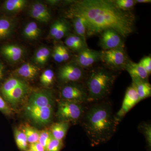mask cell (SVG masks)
I'll use <instances>...</instances> for the list:
<instances>
[{"label": "cell", "instance_id": "6da1fadb", "mask_svg": "<svg viewBox=\"0 0 151 151\" xmlns=\"http://www.w3.org/2000/svg\"><path fill=\"white\" fill-rule=\"evenodd\" d=\"M70 15L79 16L86 22V37L100 34L106 29L116 31L126 38L134 32L135 17L130 11L118 8L113 1L81 0L70 7Z\"/></svg>", "mask_w": 151, "mask_h": 151}, {"label": "cell", "instance_id": "7402d4cb", "mask_svg": "<svg viewBox=\"0 0 151 151\" xmlns=\"http://www.w3.org/2000/svg\"><path fill=\"white\" fill-rule=\"evenodd\" d=\"M24 81L16 77H11L6 80L0 87V93L3 98L6 97L13 89L23 84Z\"/></svg>", "mask_w": 151, "mask_h": 151}, {"label": "cell", "instance_id": "ab89813d", "mask_svg": "<svg viewBox=\"0 0 151 151\" xmlns=\"http://www.w3.org/2000/svg\"><path fill=\"white\" fill-rule=\"evenodd\" d=\"M4 67L2 62L0 61V81L4 78Z\"/></svg>", "mask_w": 151, "mask_h": 151}, {"label": "cell", "instance_id": "4fadbf2b", "mask_svg": "<svg viewBox=\"0 0 151 151\" xmlns=\"http://www.w3.org/2000/svg\"><path fill=\"white\" fill-rule=\"evenodd\" d=\"M29 13L30 16L42 23H47L51 19V14L46 6L38 2L32 5Z\"/></svg>", "mask_w": 151, "mask_h": 151}, {"label": "cell", "instance_id": "9a60e30c", "mask_svg": "<svg viewBox=\"0 0 151 151\" xmlns=\"http://www.w3.org/2000/svg\"><path fill=\"white\" fill-rule=\"evenodd\" d=\"M16 26L14 18L8 17H0V41L9 37L13 33Z\"/></svg>", "mask_w": 151, "mask_h": 151}, {"label": "cell", "instance_id": "1f68e13d", "mask_svg": "<svg viewBox=\"0 0 151 151\" xmlns=\"http://www.w3.org/2000/svg\"><path fill=\"white\" fill-rule=\"evenodd\" d=\"M70 27L69 23L66 21L63 20L61 27L58 31L56 35L53 38L55 40H60L64 37L65 35H67L70 31Z\"/></svg>", "mask_w": 151, "mask_h": 151}, {"label": "cell", "instance_id": "d590c367", "mask_svg": "<svg viewBox=\"0 0 151 151\" xmlns=\"http://www.w3.org/2000/svg\"><path fill=\"white\" fill-rule=\"evenodd\" d=\"M139 63L145 69L149 75L150 74L151 72V58L150 56H146L143 58L141 60L140 62Z\"/></svg>", "mask_w": 151, "mask_h": 151}, {"label": "cell", "instance_id": "8fae6325", "mask_svg": "<svg viewBox=\"0 0 151 151\" xmlns=\"http://www.w3.org/2000/svg\"><path fill=\"white\" fill-rule=\"evenodd\" d=\"M101 55V51L86 48L78 52L74 63L84 69L100 61Z\"/></svg>", "mask_w": 151, "mask_h": 151}, {"label": "cell", "instance_id": "5bb4252c", "mask_svg": "<svg viewBox=\"0 0 151 151\" xmlns=\"http://www.w3.org/2000/svg\"><path fill=\"white\" fill-rule=\"evenodd\" d=\"M28 90V86L25 82L17 86L10 92L4 99L7 103L14 106L21 101L27 94Z\"/></svg>", "mask_w": 151, "mask_h": 151}, {"label": "cell", "instance_id": "83f0119b", "mask_svg": "<svg viewBox=\"0 0 151 151\" xmlns=\"http://www.w3.org/2000/svg\"><path fill=\"white\" fill-rule=\"evenodd\" d=\"M139 130L140 131L145 137L148 150L151 151V126L149 123H144L139 126Z\"/></svg>", "mask_w": 151, "mask_h": 151}, {"label": "cell", "instance_id": "7c38bea8", "mask_svg": "<svg viewBox=\"0 0 151 151\" xmlns=\"http://www.w3.org/2000/svg\"><path fill=\"white\" fill-rule=\"evenodd\" d=\"M0 52L5 59L11 63L18 62L23 56L24 50L15 44H6L0 49Z\"/></svg>", "mask_w": 151, "mask_h": 151}, {"label": "cell", "instance_id": "44dd1931", "mask_svg": "<svg viewBox=\"0 0 151 151\" xmlns=\"http://www.w3.org/2000/svg\"><path fill=\"white\" fill-rule=\"evenodd\" d=\"M27 3L25 0H6L3 4L2 9L6 12L15 13L24 8Z\"/></svg>", "mask_w": 151, "mask_h": 151}, {"label": "cell", "instance_id": "5b68a950", "mask_svg": "<svg viewBox=\"0 0 151 151\" xmlns=\"http://www.w3.org/2000/svg\"><path fill=\"white\" fill-rule=\"evenodd\" d=\"M86 108L84 104L61 100L58 103L57 117L60 122L76 123L81 120Z\"/></svg>", "mask_w": 151, "mask_h": 151}, {"label": "cell", "instance_id": "4316f807", "mask_svg": "<svg viewBox=\"0 0 151 151\" xmlns=\"http://www.w3.org/2000/svg\"><path fill=\"white\" fill-rule=\"evenodd\" d=\"M15 139L18 147L22 151L27 150L28 142L24 133L17 129L14 131Z\"/></svg>", "mask_w": 151, "mask_h": 151}, {"label": "cell", "instance_id": "60d3db41", "mask_svg": "<svg viewBox=\"0 0 151 151\" xmlns=\"http://www.w3.org/2000/svg\"><path fill=\"white\" fill-rule=\"evenodd\" d=\"M136 3H151L150 0H136L135 1Z\"/></svg>", "mask_w": 151, "mask_h": 151}, {"label": "cell", "instance_id": "e575fe53", "mask_svg": "<svg viewBox=\"0 0 151 151\" xmlns=\"http://www.w3.org/2000/svg\"><path fill=\"white\" fill-rule=\"evenodd\" d=\"M0 111L6 116H10L12 112L7 103L0 95Z\"/></svg>", "mask_w": 151, "mask_h": 151}, {"label": "cell", "instance_id": "4dcf8cb0", "mask_svg": "<svg viewBox=\"0 0 151 151\" xmlns=\"http://www.w3.org/2000/svg\"><path fill=\"white\" fill-rule=\"evenodd\" d=\"M52 137L51 132L48 130H43L40 132L38 142L43 147L45 151L47 150V146Z\"/></svg>", "mask_w": 151, "mask_h": 151}, {"label": "cell", "instance_id": "52a82bcc", "mask_svg": "<svg viewBox=\"0 0 151 151\" xmlns=\"http://www.w3.org/2000/svg\"><path fill=\"white\" fill-rule=\"evenodd\" d=\"M62 100L84 104L88 102V95L85 86L71 84L63 86L60 92Z\"/></svg>", "mask_w": 151, "mask_h": 151}, {"label": "cell", "instance_id": "ac0fdd59", "mask_svg": "<svg viewBox=\"0 0 151 151\" xmlns=\"http://www.w3.org/2000/svg\"><path fill=\"white\" fill-rule=\"evenodd\" d=\"M65 43L68 47L78 52L88 48L86 41L76 34L68 35L65 39Z\"/></svg>", "mask_w": 151, "mask_h": 151}, {"label": "cell", "instance_id": "f35d334b", "mask_svg": "<svg viewBox=\"0 0 151 151\" xmlns=\"http://www.w3.org/2000/svg\"><path fill=\"white\" fill-rule=\"evenodd\" d=\"M60 49H61L63 61H67L70 58V55H69L68 50L65 46L62 45H60Z\"/></svg>", "mask_w": 151, "mask_h": 151}, {"label": "cell", "instance_id": "277c9868", "mask_svg": "<svg viewBox=\"0 0 151 151\" xmlns=\"http://www.w3.org/2000/svg\"><path fill=\"white\" fill-rule=\"evenodd\" d=\"M116 75L112 71L103 67L95 68L91 71L86 81L88 102H98L109 95Z\"/></svg>", "mask_w": 151, "mask_h": 151}, {"label": "cell", "instance_id": "9c48e42d", "mask_svg": "<svg viewBox=\"0 0 151 151\" xmlns=\"http://www.w3.org/2000/svg\"><path fill=\"white\" fill-rule=\"evenodd\" d=\"M123 37L116 31L106 29L100 34V45L103 50L124 48Z\"/></svg>", "mask_w": 151, "mask_h": 151}, {"label": "cell", "instance_id": "2e32d148", "mask_svg": "<svg viewBox=\"0 0 151 151\" xmlns=\"http://www.w3.org/2000/svg\"><path fill=\"white\" fill-rule=\"evenodd\" d=\"M132 77V79L148 81L149 74L145 69L139 64L129 60L125 68Z\"/></svg>", "mask_w": 151, "mask_h": 151}, {"label": "cell", "instance_id": "f1b7e54d", "mask_svg": "<svg viewBox=\"0 0 151 151\" xmlns=\"http://www.w3.org/2000/svg\"><path fill=\"white\" fill-rule=\"evenodd\" d=\"M54 73L52 70L47 69L45 70L40 77L41 83L45 86L51 85L54 81Z\"/></svg>", "mask_w": 151, "mask_h": 151}, {"label": "cell", "instance_id": "b9f144b4", "mask_svg": "<svg viewBox=\"0 0 151 151\" xmlns=\"http://www.w3.org/2000/svg\"><path fill=\"white\" fill-rule=\"evenodd\" d=\"M26 151H33L31 150H27Z\"/></svg>", "mask_w": 151, "mask_h": 151}, {"label": "cell", "instance_id": "d6a6232c", "mask_svg": "<svg viewBox=\"0 0 151 151\" xmlns=\"http://www.w3.org/2000/svg\"><path fill=\"white\" fill-rule=\"evenodd\" d=\"M63 146L62 141L56 139L52 136L49 142L46 151H60Z\"/></svg>", "mask_w": 151, "mask_h": 151}, {"label": "cell", "instance_id": "7a4b0ae2", "mask_svg": "<svg viewBox=\"0 0 151 151\" xmlns=\"http://www.w3.org/2000/svg\"><path fill=\"white\" fill-rule=\"evenodd\" d=\"M81 121L92 146L110 140L120 121L114 114L111 103L106 102L94 103L87 108Z\"/></svg>", "mask_w": 151, "mask_h": 151}, {"label": "cell", "instance_id": "74e56055", "mask_svg": "<svg viewBox=\"0 0 151 151\" xmlns=\"http://www.w3.org/2000/svg\"><path fill=\"white\" fill-rule=\"evenodd\" d=\"M29 148V150L33 151H45L43 147L38 142L30 144Z\"/></svg>", "mask_w": 151, "mask_h": 151}, {"label": "cell", "instance_id": "ba28073f", "mask_svg": "<svg viewBox=\"0 0 151 151\" xmlns=\"http://www.w3.org/2000/svg\"><path fill=\"white\" fill-rule=\"evenodd\" d=\"M85 75L84 69L74 62L61 66L58 70V76L60 81L68 83L80 81Z\"/></svg>", "mask_w": 151, "mask_h": 151}, {"label": "cell", "instance_id": "30bf717a", "mask_svg": "<svg viewBox=\"0 0 151 151\" xmlns=\"http://www.w3.org/2000/svg\"><path fill=\"white\" fill-rule=\"evenodd\" d=\"M140 101L137 91L132 84L127 89L122 107L116 114V117L119 121H121L123 117Z\"/></svg>", "mask_w": 151, "mask_h": 151}, {"label": "cell", "instance_id": "cb8c5ba5", "mask_svg": "<svg viewBox=\"0 0 151 151\" xmlns=\"http://www.w3.org/2000/svg\"><path fill=\"white\" fill-rule=\"evenodd\" d=\"M73 28L76 35L86 41V26L84 18L79 16L72 17Z\"/></svg>", "mask_w": 151, "mask_h": 151}, {"label": "cell", "instance_id": "e0dca14e", "mask_svg": "<svg viewBox=\"0 0 151 151\" xmlns=\"http://www.w3.org/2000/svg\"><path fill=\"white\" fill-rule=\"evenodd\" d=\"M39 69L35 65L27 63H24L17 68L14 73L22 78L32 79L35 78L39 72Z\"/></svg>", "mask_w": 151, "mask_h": 151}, {"label": "cell", "instance_id": "d4e9b609", "mask_svg": "<svg viewBox=\"0 0 151 151\" xmlns=\"http://www.w3.org/2000/svg\"><path fill=\"white\" fill-rule=\"evenodd\" d=\"M50 53L51 52L48 47H41L35 52L34 55V61L39 65H45L49 59Z\"/></svg>", "mask_w": 151, "mask_h": 151}, {"label": "cell", "instance_id": "603a6c76", "mask_svg": "<svg viewBox=\"0 0 151 151\" xmlns=\"http://www.w3.org/2000/svg\"><path fill=\"white\" fill-rule=\"evenodd\" d=\"M22 33L23 36L27 39L35 40L40 35L41 30L36 23L30 22L25 26Z\"/></svg>", "mask_w": 151, "mask_h": 151}, {"label": "cell", "instance_id": "3957f363", "mask_svg": "<svg viewBox=\"0 0 151 151\" xmlns=\"http://www.w3.org/2000/svg\"><path fill=\"white\" fill-rule=\"evenodd\" d=\"M54 103L53 94L50 90L43 89L33 92L26 106V115L37 125L49 124L53 117Z\"/></svg>", "mask_w": 151, "mask_h": 151}, {"label": "cell", "instance_id": "f546056e", "mask_svg": "<svg viewBox=\"0 0 151 151\" xmlns=\"http://www.w3.org/2000/svg\"><path fill=\"white\" fill-rule=\"evenodd\" d=\"M113 1L118 8L124 11H129L136 4L133 0H115Z\"/></svg>", "mask_w": 151, "mask_h": 151}, {"label": "cell", "instance_id": "ffe728a7", "mask_svg": "<svg viewBox=\"0 0 151 151\" xmlns=\"http://www.w3.org/2000/svg\"><path fill=\"white\" fill-rule=\"evenodd\" d=\"M69 127V123L68 122H59L52 125L50 132L55 139L63 141Z\"/></svg>", "mask_w": 151, "mask_h": 151}, {"label": "cell", "instance_id": "836d02e7", "mask_svg": "<svg viewBox=\"0 0 151 151\" xmlns=\"http://www.w3.org/2000/svg\"><path fill=\"white\" fill-rule=\"evenodd\" d=\"M63 22V20H57L52 24L50 29L49 36L50 37L53 38L56 35L60 28L61 27Z\"/></svg>", "mask_w": 151, "mask_h": 151}, {"label": "cell", "instance_id": "8992f818", "mask_svg": "<svg viewBox=\"0 0 151 151\" xmlns=\"http://www.w3.org/2000/svg\"><path fill=\"white\" fill-rule=\"evenodd\" d=\"M130 59L124 48L101 51V59L109 69L113 70L125 69Z\"/></svg>", "mask_w": 151, "mask_h": 151}, {"label": "cell", "instance_id": "d6986e66", "mask_svg": "<svg viewBox=\"0 0 151 151\" xmlns=\"http://www.w3.org/2000/svg\"><path fill=\"white\" fill-rule=\"evenodd\" d=\"M132 85L134 87L140 101L150 97L151 85L148 81L132 79Z\"/></svg>", "mask_w": 151, "mask_h": 151}, {"label": "cell", "instance_id": "484cf974", "mask_svg": "<svg viewBox=\"0 0 151 151\" xmlns=\"http://www.w3.org/2000/svg\"><path fill=\"white\" fill-rule=\"evenodd\" d=\"M22 132L25 135L28 142L30 144L38 142L40 132L36 129L29 126H25Z\"/></svg>", "mask_w": 151, "mask_h": 151}, {"label": "cell", "instance_id": "8d00e7d4", "mask_svg": "<svg viewBox=\"0 0 151 151\" xmlns=\"http://www.w3.org/2000/svg\"><path fill=\"white\" fill-rule=\"evenodd\" d=\"M52 56L55 61L56 62L58 63L63 62L60 49V45H57L55 47L52 52Z\"/></svg>", "mask_w": 151, "mask_h": 151}]
</instances>
